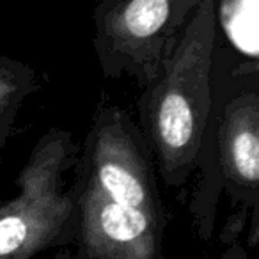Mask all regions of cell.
I'll use <instances>...</instances> for the list:
<instances>
[{
  "label": "cell",
  "mask_w": 259,
  "mask_h": 259,
  "mask_svg": "<svg viewBox=\"0 0 259 259\" xmlns=\"http://www.w3.org/2000/svg\"><path fill=\"white\" fill-rule=\"evenodd\" d=\"M78 248L91 259H165V208L141 130L101 105L78 160Z\"/></svg>",
  "instance_id": "6da1fadb"
},
{
  "label": "cell",
  "mask_w": 259,
  "mask_h": 259,
  "mask_svg": "<svg viewBox=\"0 0 259 259\" xmlns=\"http://www.w3.org/2000/svg\"><path fill=\"white\" fill-rule=\"evenodd\" d=\"M217 34L219 4L201 0L158 76L139 100L141 134L167 187L187 183L204 144Z\"/></svg>",
  "instance_id": "7a4b0ae2"
},
{
  "label": "cell",
  "mask_w": 259,
  "mask_h": 259,
  "mask_svg": "<svg viewBox=\"0 0 259 259\" xmlns=\"http://www.w3.org/2000/svg\"><path fill=\"white\" fill-rule=\"evenodd\" d=\"M73 163V135L50 128L16 178L18 194L0 202V259H32L76 236L75 195L62 187Z\"/></svg>",
  "instance_id": "3957f363"
},
{
  "label": "cell",
  "mask_w": 259,
  "mask_h": 259,
  "mask_svg": "<svg viewBox=\"0 0 259 259\" xmlns=\"http://www.w3.org/2000/svg\"><path fill=\"white\" fill-rule=\"evenodd\" d=\"M201 0H98L94 50L108 78L146 89L181 39Z\"/></svg>",
  "instance_id": "277c9868"
},
{
  "label": "cell",
  "mask_w": 259,
  "mask_h": 259,
  "mask_svg": "<svg viewBox=\"0 0 259 259\" xmlns=\"http://www.w3.org/2000/svg\"><path fill=\"white\" fill-rule=\"evenodd\" d=\"M220 169L234 202L241 206L238 219L250 213L252 233L257 238L259 206V94L254 89L231 100L224 108L219 132Z\"/></svg>",
  "instance_id": "5b68a950"
},
{
  "label": "cell",
  "mask_w": 259,
  "mask_h": 259,
  "mask_svg": "<svg viewBox=\"0 0 259 259\" xmlns=\"http://www.w3.org/2000/svg\"><path fill=\"white\" fill-rule=\"evenodd\" d=\"M37 87L39 82L30 66L0 55V149L11 135L22 105Z\"/></svg>",
  "instance_id": "8992f818"
},
{
  "label": "cell",
  "mask_w": 259,
  "mask_h": 259,
  "mask_svg": "<svg viewBox=\"0 0 259 259\" xmlns=\"http://www.w3.org/2000/svg\"><path fill=\"white\" fill-rule=\"evenodd\" d=\"M222 240L227 243L222 259H247V252L243 250L241 243L238 241V234H224Z\"/></svg>",
  "instance_id": "52a82bcc"
},
{
  "label": "cell",
  "mask_w": 259,
  "mask_h": 259,
  "mask_svg": "<svg viewBox=\"0 0 259 259\" xmlns=\"http://www.w3.org/2000/svg\"><path fill=\"white\" fill-rule=\"evenodd\" d=\"M55 259H91V257H87L80 248H76L75 252H69V250L61 252V254L55 255Z\"/></svg>",
  "instance_id": "ba28073f"
}]
</instances>
